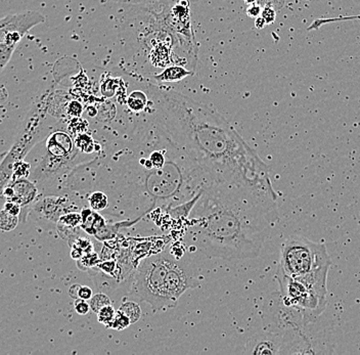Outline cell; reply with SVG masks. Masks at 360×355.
I'll return each instance as SVG.
<instances>
[{
    "mask_svg": "<svg viewBox=\"0 0 360 355\" xmlns=\"http://www.w3.org/2000/svg\"><path fill=\"white\" fill-rule=\"evenodd\" d=\"M80 287H81V284L79 283H74L70 286L69 289V295L72 299L74 300H77L79 299V291H80Z\"/></svg>",
    "mask_w": 360,
    "mask_h": 355,
    "instance_id": "836d02e7",
    "label": "cell"
},
{
    "mask_svg": "<svg viewBox=\"0 0 360 355\" xmlns=\"http://www.w3.org/2000/svg\"><path fill=\"white\" fill-rule=\"evenodd\" d=\"M130 324H131L130 318L124 312H122L121 310L118 309L116 316H115V319L111 322L109 328H114L116 330H122V329L128 327Z\"/></svg>",
    "mask_w": 360,
    "mask_h": 355,
    "instance_id": "484cf974",
    "label": "cell"
},
{
    "mask_svg": "<svg viewBox=\"0 0 360 355\" xmlns=\"http://www.w3.org/2000/svg\"><path fill=\"white\" fill-rule=\"evenodd\" d=\"M19 221V217L2 209L0 212V227L2 231H10L14 229Z\"/></svg>",
    "mask_w": 360,
    "mask_h": 355,
    "instance_id": "ffe728a7",
    "label": "cell"
},
{
    "mask_svg": "<svg viewBox=\"0 0 360 355\" xmlns=\"http://www.w3.org/2000/svg\"><path fill=\"white\" fill-rule=\"evenodd\" d=\"M175 256L166 250L142 260L131 277L130 295L148 303L153 310L170 307L166 297V276Z\"/></svg>",
    "mask_w": 360,
    "mask_h": 355,
    "instance_id": "8992f818",
    "label": "cell"
},
{
    "mask_svg": "<svg viewBox=\"0 0 360 355\" xmlns=\"http://www.w3.org/2000/svg\"><path fill=\"white\" fill-rule=\"evenodd\" d=\"M193 71L187 69L181 64H172L165 69H163L160 73L153 76V79L158 83H166V82H177L188 76L193 75Z\"/></svg>",
    "mask_w": 360,
    "mask_h": 355,
    "instance_id": "5bb4252c",
    "label": "cell"
},
{
    "mask_svg": "<svg viewBox=\"0 0 360 355\" xmlns=\"http://www.w3.org/2000/svg\"><path fill=\"white\" fill-rule=\"evenodd\" d=\"M276 199L272 185L208 183L189 214L185 238L211 257L254 259L278 219Z\"/></svg>",
    "mask_w": 360,
    "mask_h": 355,
    "instance_id": "7a4b0ae2",
    "label": "cell"
},
{
    "mask_svg": "<svg viewBox=\"0 0 360 355\" xmlns=\"http://www.w3.org/2000/svg\"><path fill=\"white\" fill-rule=\"evenodd\" d=\"M97 268H99L103 273H107V274H111L115 269H116V262L114 260L111 261H105V262H102L100 264L97 265Z\"/></svg>",
    "mask_w": 360,
    "mask_h": 355,
    "instance_id": "4dcf8cb0",
    "label": "cell"
},
{
    "mask_svg": "<svg viewBox=\"0 0 360 355\" xmlns=\"http://www.w3.org/2000/svg\"><path fill=\"white\" fill-rule=\"evenodd\" d=\"M82 224L81 228L87 233L95 235L99 230L105 227L104 218L98 214V212L92 210L91 208H84L81 211Z\"/></svg>",
    "mask_w": 360,
    "mask_h": 355,
    "instance_id": "4fadbf2b",
    "label": "cell"
},
{
    "mask_svg": "<svg viewBox=\"0 0 360 355\" xmlns=\"http://www.w3.org/2000/svg\"><path fill=\"white\" fill-rule=\"evenodd\" d=\"M330 265L331 259L322 242L295 234L281 243L278 267L292 277H301Z\"/></svg>",
    "mask_w": 360,
    "mask_h": 355,
    "instance_id": "52a82bcc",
    "label": "cell"
},
{
    "mask_svg": "<svg viewBox=\"0 0 360 355\" xmlns=\"http://www.w3.org/2000/svg\"><path fill=\"white\" fill-rule=\"evenodd\" d=\"M90 309V304L87 303V300L81 298L75 300V310L79 315H86Z\"/></svg>",
    "mask_w": 360,
    "mask_h": 355,
    "instance_id": "83f0119b",
    "label": "cell"
},
{
    "mask_svg": "<svg viewBox=\"0 0 360 355\" xmlns=\"http://www.w3.org/2000/svg\"><path fill=\"white\" fill-rule=\"evenodd\" d=\"M266 25H267V24H266L265 19H264L261 15L258 16L257 18H255V26H256V28H258V29H263Z\"/></svg>",
    "mask_w": 360,
    "mask_h": 355,
    "instance_id": "e575fe53",
    "label": "cell"
},
{
    "mask_svg": "<svg viewBox=\"0 0 360 355\" xmlns=\"http://www.w3.org/2000/svg\"><path fill=\"white\" fill-rule=\"evenodd\" d=\"M88 204H89V207L96 212L105 211L109 206L107 194L103 190L91 191V193L88 196Z\"/></svg>",
    "mask_w": 360,
    "mask_h": 355,
    "instance_id": "9a60e30c",
    "label": "cell"
},
{
    "mask_svg": "<svg viewBox=\"0 0 360 355\" xmlns=\"http://www.w3.org/2000/svg\"><path fill=\"white\" fill-rule=\"evenodd\" d=\"M44 150L38 165L33 169L29 179L47 192L60 188L70 173L82 164L79 161V149L72 136L60 129H54L43 141ZM63 186V185H62Z\"/></svg>",
    "mask_w": 360,
    "mask_h": 355,
    "instance_id": "277c9868",
    "label": "cell"
},
{
    "mask_svg": "<svg viewBox=\"0 0 360 355\" xmlns=\"http://www.w3.org/2000/svg\"><path fill=\"white\" fill-rule=\"evenodd\" d=\"M72 248H75L77 250H79L83 255L93 252V245L92 242L86 238V237H81L78 236L77 238H75L73 240V242L70 245Z\"/></svg>",
    "mask_w": 360,
    "mask_h": 355,
    "instance_id": "4316f807",
    "label": "cell"
},
{
    "mask_svg": "<svg viewBox=\"0 0 360 355\" xmlns=\"http://www.w3.org/2000/svg\"><path fill=\"white\" fill-rule=\"evenodd\" d=\"M283 0H268L263 7L261 16L265 19L267 25L273 24L277 14V11L282 7Z\"/></svg>",
    "mask_w": 360,
    "mask_h": 355,
    "instance_id": "2e32d148",
    "label": "cell"
},
{
    "mask_svg": "<svg viewBox=\"0 0 360 355\" xmlns=\"http://www.w3.org/2000/svg\"><path fill=\"white\" fill-rule=\"evenodd\" d=\"M276 279L285 304L317 318L325 309L327 300L311 290L303 281L286 274L277 267Z\"/></svg>",
    "mask_w": 360,
    "mask_h": 355,
    "instance_id": "30bf717a",
    "label": "cell"
},
{
    "mask_svg": "<svg viewBox=\"0 0 360 355\" xmlns=\"http://www.w3.org/2000/svg\"><path fill=\"white\" fill-rule=\"evenodd\" d=\"M92 296H93L92 290L89 286L81 285L80 291H79V298H81L83 300H90Z\"/></svg>",
    "mask_w": 360,
    "mask_h": 355,
    "instance_id": "d6a6232c",
    "label": "cell"
},
{
    "mask_svg": "<svg viewBox=\"0 0 360 355\" xmlns=\"http://www.w3.org/2000/svg\"><path fill=\"white\" fill-rule=\"evenodd\" d=\"M73 196L63 194H49L37 199L30 211V214L37 219L51 223H57L59 218L78 209Z\"/></svg>",
    "mask_w": 360,
    "mask_h": 355,
    "instance_id": "8fae6325",
    "label": "cell"
},
{
    "mask_svg": "<svg viewBox=\"0 0 360 355\" xmlns=\"http://www.w3.org/2000/svg\"><path fill=\"white\" fill-rule=\"evenodd\" d=\"M82 224V215L76 211L69 212L62 215L56 223V227L65 228H79Z\"/></svg>",
    "mask_w": 360,
    "mask_h": 355,
    "instance_id": "ac0fdd59",
    "label": "cell"
},
{
    "mask_svg": "<svg viewBox=\"0 0 360 355\" xmlns=\"http://www.w3.org/2000/svg\"><path fill=\"white\" fill-rule=\"evenodd\" d=\"M134 11L122 20V35L132 57L150 71L163 70L172 64H181L194 72L197 58L182 45L168 27L161 13L158 1L133 5Z\"/></svg>",
    "mask_w": 360,
    "mask_h": 355,
    "instance_id": "3957f363",
    "label": "cell"
},
{
    "mask_svg": "<svg viewBox=\"0 0 360 355\" xmlns=\"http://www.w3.org/2000/svg\"><path fill=\"white\" fill-rule=\"evenodd\" d=\"M3 209H5L6 211H8L11 214L16 215L18 217H19V215L21 213V206L18 205L17 203H15V202H12V201H6L4 206H3Z\"/></svg>",
    "mask_w": 360,
    "mask_h": 355,
    "instance_id": "f546056e",
    "label": "cell"
},
{
    "mask_svg": "<svg viewBox=\"0 0 360 355\" xmlns=\"http://www.w3.org/2000/svg\"><path fill=\"white\" fill-rule=\"evenodd\" d=\"M75 144L77 146V148L84 153H90L92 151H97L95 150V142L94 140L91 138V136L85 134V133H81V134H77V136L75 137Z\"/></svg>",
    "mask_w": 360,
    "mask_h": 355,
    "instance_id": "d6986e66",
    "label": "cell"
},
{
    "mask_svg": "<svg viewBox=\"0 0 360 355\" xmlns=\"http://www.w3.org/2000/svg\"><path fill=\"white\" fill-rule=\"evenodd\" d=\"M49 96L50 93H45L32 104L20 124L15 140L1 164L2 189L12 181L13 164L19 160H24L36 144L44 140L54 130L50 126L49 118L47 117L49 112Z\"/></svg>",
    "mask_w": 360,
    "mask_h": 355,
    "instance_id": "5b68a950",
    "label": "cell"
},
{
    "mask_svg": "<svg viewBox=\"0 0 360 355\" xmlns=\"http://www.w3.org/2000/svg\"><path fill=\"white\" fill-rule=\"evenodd\" d=\"M116 313H117V310L114 308V306L110 304V305H107L105 307H103L102 309H100L97 313V320L99 323L109 327L111 322L114 321L115 319V316H116Z\"/></svg>",
    "mask_w": 360,
    "mask_h": 355,
    "instance_id": "603a6c76",
    "label": "cell"
},
{
    "mask_svg": "<svg viewBox=\"0 0 360 355\" xmlns=\"http://www.w3.org/2000/svg\"><path fill=\"white\" fill-rule=\"evenodd\" d=\"M90 301V308L91 310L94 312V313H98V311L100 309H102L103 307L107 306V305H110L111 304V300L110 298L105 294V293H102V292H99V293H96L94 294L91 299L89 300Z\"/></svg>",
    "mask_w": 360,
    "mask_h": 355,
    "instance_id": "7402d4cb",
    "label": "cell"
},
{
    "mask_svg": "<svg viewBox=\"0 0 360 355\" xmlns=\"http://www.w3.org/2000/svg\"><path fill=\"white\" fill-rule=\"evenodd\" d=\"M98 262H99L98 255L94 252H90V253L83 255L82 258L77 261V264L80 267V269L86 270L89 267H93V266L98 265Z\"/></svg>",
    "mask_w": 360,
    "mask_h": 355,
    "instance_id": "d4e9b609",
    "label": "cell"
},
{
    "mask_svg": "<svg viewBox=\"0 0 360 355\" xmlns=\"http://www.w3.org/2000/svg\"><path fill=\"white\" fill-rule=\"evenodd\" d=\"M12 172H13L12 180L17 178H22V177L29 178L32 172V166L31 164L25 162L24 160H19L13 164Z\"/></svg>",
    "mask_w": 360,
    "mask_h": 355,
    "instance_id": "cb8c5ba5",
    "label": "cell"
},
{
    "mask_svg": "<svg viewBox=\"0 0 360 355\" xmlns=\"http://www.w3.org/2000/svg\"><path fill=\"white\" fill-rule=\"evenodd\" d=\"M263 7L264 5L261 4V3H255V4H251L248 6L245 12L246 14L252 17V18H257L258 16L261 15L262 13V10H263Z\"/></svg>",
    "mask_w": 360,
    "mask_h": 355,
    "instance_id": "f1b7e54d",
    "label": "cell"
},
{
    "mask_svg": "<svg viewBox=\"0 0 360 355\" xmlns=\"http://www.w3.org/2000/svg\"><path fill=\"white\" fill-rule=\"evenodd\" d=\"M119 310L124 312L130 318L131 324L137 322L139 320V318L141 317V308H140L139 304L136 303L135 301H132V300L124 301L121 304Z\"/></svg>",
    "mask_w": 360,
    "mask_h": 355,
    "instance_id": "e0dca14e",
    "label": "cell"
},
{
    "mask_svg": "<svg viewBox=\"0 0 360 355\" xmlns=\"http://www.w3.org/2000/svg\"><path fill=\"white\" fill-rule=\"evenodd\" d=\"M45 16L36 10L10 13L0 20V69L9 62L24 36L35 26L43 23Z\"/></svg>",
    "mask_w": 360,
    "mask_h": 355,
    "instance_id": "9c48e42d",
    "label": "cell"
},
{
    "mask_svg": "<svg viewBox=\"0 0 360 355\" xmlns=\"http://www.w3.org/2000/svg\"><path fill=\"white\" fill-rule=\"evenodd\" d=\"M111 1L127 4V5H144V4L154 3L160 0H111Z\"/></svg>",
    "mask_w": 360,
    "mask_h": 355,
    "instance_id": "1f68e13d",
    "label": "cell"
},
{
    "mask_svg": "<svg viewBox=\"0 0 360 355\" xmlns=\"http://www.w3.org/2000/svg\"><path fill=\"white\" fill-rule=\"evenodd\" d=\"M40 190L38 186L26 177L12 180L2 189V195L6 201H12L21 206V210L27 209L29 212L33 204L38 199Z\"/></svg>",
    "mask_w": 360,
    "mask_h": 355,
    "instance_id": "7c38bea8",
    "label": "cell"
},
{
    "mask_svg": "<svg viewBox=\"0 0 360 355\" xmlns=\"http://www.w3.org/2000/svg\"><path fill=\"white\" fill-rule=\"evenodd\" d=\"M146 101H147V98L144 93H142L140 91H134L130 94L128 101H127V104L132 110L139 112V110H142L145 108Z\"/></svg>",
    "mask_w": 360,
    "mask_h": 355,
    "instance_id": "44dd1931",
    "label": "cell"
},
{
    "mask_svg": "<svg viewBox=\"0 0 360 355\" xmlns=\"http://www.w3.org/2000/svg\"><path fill=\"white\" fill-rule=\"evenodd\" d=\"M147 90L156 122L211 182L272 185L268 166L216 109L175 90Z\"/></svg>",
    "mask_w": 360,
    "mask_h": 355,
    "instance_id": "6da1fadb",
    "label": "cell"
},
{
    "mask_svg": "<svg viewBox=\"0 0 360 355\" xmlns=\"http://www.w3.org/2000/svg\"><path fill=\"white\" fill-rule=\"evenodd\" d=\"M261 317L263 328L282 335L304 332L316 318L284 303L280 292L269 294L264 300Z\"/></svg>",
    "mask_w": 360,
    "mask_h": 355,
    "instance_id": "ba28073f",
    "label": "cell"
}]
</instances>
